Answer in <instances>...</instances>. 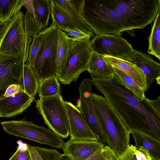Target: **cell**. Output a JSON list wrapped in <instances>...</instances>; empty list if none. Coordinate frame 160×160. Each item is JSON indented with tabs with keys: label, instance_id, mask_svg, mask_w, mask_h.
<instances>
[{
	"label": "cell",
	"instance_id": "38",
	"mask_svg": "<svg viewBox=\"0 0 160 160\" xmlns=\"http://www.w3.org/2000/svg\"><path fill=\"white\" fill-rule=\"evenodd\" d=\"M86 160H105L102 150L98 152Z\"/></svg>",
	"mask_w": 160,
	"mask_h": 160
},
{
	"label": "cell",
	"instance_id": "41",
	"mask_svg": "<svg viewBox=\"0 0 160 160\" xmlns=\"http://www.w3.org/2000/svg\"><path fill=\"white\" fill-rule=\"evenodd\" d=\"M138 150L143 153L147 157L148 160H152L150 157L147 151L142 148H140Z\"/></svg>",
	"mask_w": 160,
	"mask_h": 160
},
{
	"label": "cell",
	"instance_id": "5",
	"mask_svg": "<svg viewBox=\"0 0 160 160\" xmlns=\"http://www.w3.org/2000/svg\"><path fill=\"white\" fill-rule=\"evenodd\" d=\"M61 94L40 98L36 107L45 123L62 138H67L70 132L69 119Z\"/></svg>",
	"mask_w": 160,
	"mask_h": 160
},
{
	"label": "cell",
	"instance_id": "22",
	"mask_svg": "<svg viewBox=\"0 0 160 160\" xmlns=\"http://www.w3.org/2000/svg\"><path fill=\"white\" fill-rule=\"evenodd\" d=\"M23 22L26 37V49L24 62L26 63L28 55L30 44L34 37L42 30L40 27L33 16L31 13L26 12L23 16Z\"/></svg>",
	"mask_w": 160,
	"mask_h": 160
},
{
	"label": "cell",
	"instance_id": "36",
	"mask_svg": "<svg viewBox=\"0 0 160 160\" xmlns=\"http://www.w3.org/2000/svg\"><path fill=\"white\" fill-rule=\"evenodd\" d=\"M71 6L81 16L83 8L84 0H68Z\"/></svg>",
	"mask_w": 160,
	"mask_h": 160
},
{
	"label": "cell",
	"instance_id": "31",
	"mask_svg": "<svg viewBox=\"0 0 160 160\" xmlns=\"http://www.w3.org/2000/svg\"><path fill=\"white\" fill-rule=\"evenodd\" d=\"M17 150L9 160H31L28 144L19 140Z\"/></svg>",
	"mask_w": 160,
	"mask_h": 160
},
{
	"label": "cell",
	"instance_id": "14",
	"mask_svg": "<svg viewBox=\"0 0 160 160\" xmlns=\"http://www.w3.org/2000/svg\"><path fill=\"white\" fill-rule=\"evenodd\" d=\"M125 60L142 70L146 77L148 89L157 79L160 78V64L145 53L134 49Z\"/></svg>",
	"mask_w": 160,
	"mask_h": 160
},
{
	"label": "cell",
	"instance_id": "15",
	"mask_svg": "<svg viewBox=\"0 0 160 160\" xmlns=\"http://www.w3.org/2000/svg\"><path fill=\"white\" fill-rule=\"evenodd\" d=\"M32 97L20 90L15 94L0 98V111L2 117H14L21 113L29 107L33 101Z\"/></svg>",
	"mask_w": 160,
	"mask_h": 160
},
{
	"label": "cell",
	"instance_id": "20",
	"mask_svg": "<svg viewBox=\"0 0 160 160\" xmlns=\"http://www.w3.org/2000/svg\"><path fill=\"white\" fill-rule=\"evenodd\" d=\"M72 41L66 32L59 30L57 53V78L66 64Z\"/></svg>",
	"mask_w": 160,
	"mask_h": 160
},
{
	"label": "cell",
	"instance_id": "6",
	"mask_svg": "<svg viewBox=\"0 0 160 160\" xmlns=\"http://www.w3.org/2000/svg\"><path fill=\"white\" fill-rule=\"evenodd\" d=\"M3 130L12 135L33 141L53 148H61L64 143L62 138L50 128L39 126L25 119L1 122Z\"/></svg>",
	"mask_w": 160,
	"mask_h": 160
},
{
	"label": "cell",
	"instance_id": "3",
	"mask_svg": "<svg viewBox=\"0 0 160 160\" xmlns=\"http://www.w3.org/2000/svg\"><path fill=\"white\" fill-rule=\"evenodd\" d=\"M92 95L97 117L105 135L107 144L118 156L129 145L130 132L104 97L95 93Z\"/></svg>",
	"mask_w": 160,
	"mask_h": 160
},
{
	"label": "cell",
	"instance_id": "11",
	"mask_svg": "<svg viewBox=\"0 0 160 160\" xmlns=\"http://www.w3.org/2000/svg\"><path fill=\"white\" fill-rule=\"evenodd\" d=\"M105 146L99 140L70 139L64 142L62 149L63 156L70 157L73 160H86Z\"/></svg>",
	"mask_w": 160,
	"mask_h": 160
},
{
	"label": "cell",
	"instance_id": "7",
	"mask_svg": "<svg viewBox=\"0 0 160 160\" xmlns=\"http://www.w3.org/2000/svg\"><path fill=\"white\" fill-rule=\"evenodd\" d=\"M90 39L73 42L72 40L65 67L57 77L64 85L75 82L82 72L87 71L93 52Z\"/></svg>",
	"mask_w": 160,
	"mask_h": 160
},
{
	"label": "cell",
	"instance_id": "37",
	"mask_svg": "<svg viewBox=\"0 0 160 160\" xmlns=\"http://www.w3.org/2000/svg\"><path fill=\"white\" fill-rule=\"evenodd\" d=\"M23 5L27 10V12L31 14L34 17V8L33 0H22Z\"/></svg>",
	"mask_w": 160,
	"mask_h": 160
},
{
	"label": "cell",
	"instance_id": "25",
	"mask_svg": "<svg viewBox=\"0 0 160 160\" xmlns=\"http://www.w3.org/2000/svg\"><path fill=\"white\" fill-rule=\"evenodd\" d=\"M52 23L58 29L65 32L67 28H76L63 10L54 0H50Z\"/></svg>",
	"mask_w": 160,
	"mask_h": 160
},
{
	"label": "cell",
	"instance_id": "27",
	"mask_svg": "<svg viewBox=\"0 0 160 160\" xmlns=\"http://www.w3.org/2000/svg\"><path fill=\"white\" fill-rule=\"evenodd\" d=\"M23 6L22 0H0V21H9Z\"/></svg>",
	"mask_w": 160,
	"mask_h": 160
},
{
	"label": "cell",
	"instance_id": "34",
	"mask_svg": "<svg viewBox=\"0 0 160 160\" xmlns=\"http://www.w3.org/2000/svg\"><path fill=\"white\" fill-rule=\"evenodd\" d=\"M102 151L105 160H119L118 156L108 145H105Z\"/></svg>",
	"mask_w": 160,
	"mask_h": 160
},
{
	"label": "cell",
	"instance_id": "29",
	"mask_svg": "<svg viewBox=\"0 0 160 160\" xmlns=\"http://www.w3.org/2000/svg\"><path fill=\"white\" fill-rule=\"evenodd\" d=\"M31 160H60L63 156L57 150L28 144Z\"/></svg>",
	"mask_w": 160,
	"mask_h": 160
},
{
	"label": "cell",
	"instance_id": "26",
	"mask_svg": "<svg viewBox=\"0 0 160 160\" xmlns=\"http://www.w3.org/2000/svg\"><path fill=\"white\" fill-rule=\"evenodd\" d=\"M113 68L114 78L121 85L132 92L140 100L142 99L145 97L144 90L140 87L132 79L121 71Z\"/></svg>",
	"mask_w": 160,
	"mask_h": 160
},
{
	"label": "cell",
	"instance_id": "16",
	"mask_svg": "<svg viewBox=\"0 0 160 160\" xmlns=\"http://www.w3.org/2000/svg\"><path fill=\"white\" fill-rule=\"evenodd\" d=\"M103 59L112 67L130 77L145 92L148 91L146 76L136 65L125 60L110 56H104Z\"/></svg>",
	"mask_w": 160,
	"mask_h": 160
},
{
	"label": "cell",
	"instance_id": "28",
	"mask_svg": "<svg viewBox=\"0 0 160 160\" xmlns=\"http://www.w3.org/2000/svg\"><path fill=\"white\" fill-rule=\"evenodd\" d=\"M38 91L40 98L61 94V88L57 77L48 78L41 81L39 83Z\"/></svg>",
	"mask_w": 160,
	"mask_h": 160
},
{
	"label": "cell",
	"instance_id": "9",
	"mask_svg": "<svg viewBox=\"0 0 160 160\" xmlns=\"http://www.w3.org/2000/svg\"><path fill=\"white\" fill-rule=\"evenodd\" d=\"M91 79L85 78L79 87V98L76 107L80 112L92 131L99 138V140L107 144L105 133L98 119L92 98Z\"/></svg>",
	"mask_w": 160,
	"mask_h": 160
},
{
	"label": "cell",
	"instance_id": "39",
	"mask_svg": "<svg viewBox=\"0 0 160 160\" xmlns=\"http://www.w3.org/2000/svg\"><path fill=\"white\" fill-rule=\"evenodd\" d=\"M134 154L137 160H148L145 154L137 149L135 150Z\"/></svg>",
	"mask_w": 160,
	"mask_h": 160
},
{
	"label": "cell",
	"instance_id": "1",
	"mask_svg": "<svg viewBox=\"0 0 160 160\" xmlns=\"http://www.w3.org/2000/svg\"><path fill=\"white\" fill-rule=\"evenodd\" d=\"M160 0H84L81 16L97 35L121 36L154 20Z\"/></svg>",
	"mask_w": 160,
	"mask_h": 160
},
{
	"label": "cell",
	"instance_id": "2",
	"mask_svg": "<svg viewBox=\"0 0 160 160\" xmlns=\"http://www.w3.org/2000/svg\"><path fill=\"white\" fill-rule=\"evenodd\" d=\"M92 85L104 96L128 129L160 142V96L140 100L114 78L92 79Z\"/></svg>",
	"mask_w": 160,
	"mask_h": 160
},
{
	"label": "cell",
	"instance_id": "12",
	"mask_svg": "<svg viewBox=\"0 0 160 160\" xmlns=\"http://www.w3.org/2000/svg\"><path fill=\"white\" fill-rule=\"evenodd\" d=\"M21 57L0 56V91L12 84H18L25 64Z\"/></svg>",
	"mask_w": 160,
	"mask_h": 160
},
{
	"label": "cell",
	"instance_id": "43",
	"mask_svg": "<svg viewBox=\"0 0 160 160\" xmlns=\"http://www.w3.org/2000/svg\"><path fill=\"white\" fill-rule=\"evenodd\" d=\"M0 117H2V114L1 113L0 111Z\"/></svg>",
	"mask_w": 160,
	"mask_h": 160
},
{
	"label": "cell",
	"instance_id": "10",
	"mask_svg": "<svg viewBox=\"0 0 160 160\" xmlns=\"http://www.w3.org/2000/svg\"><path fill=\"white\" fill-rule=\"evenodd\" d=\"M93 52L103 56H110L125 60L134 50L121 36L97 35L90 41Z\"/></svg>",
	"mask_w": 160,
	"mask_h": 160
},
{
	"label": "cell",
	"instance_id": "32",
	"mask_svg": "<svg viewBox=\"0 0 160 160\" xmlns=\"http://www.w3.org/2000/svg\"><path fill=\"white\" fill-rule=\"evenodd\" d=\"M66 33L73 42L79 41L85 39H90L91 37L76 28H67Z\"/></svg>",
	"mask_w": 160,
	"mask_h": 160
},
{
	"label": "cell",
	"instance_id": "33",
	"mask_svg": "<svg viewBox=\"0 0 160 160\" xmlns=\"http://www.w3.org/2000/svg\"><path fill=\"white\" fill-rule=\"evenodd\" d=\"M136 149L133 145H129L125 151L118 156L119 160H137L134 154Z\"/></svg>",
	"mask_w": 160,
	"mask_h": 160
},
{
	"label": "cell",
	"instance_id": "17",
	"mask_svg": "<svg viewBox=\"0 0 160 160\" xmlns=\"http://www.w3.org/2000/svg\"><path fill=\"white\" fill-rule=\"evenodd\" d=\"M103 56L93 51L87 70L91 79L108 81L114 78L113 68L104 61Z\"/></svg>",
	"mask_w": 160,
	"mask_h": 160
},
{
	"label": "cell",
	"instance_id": "19",
	"mask_svg": "<svg viewBox=\"0 0 160 160\" xmlns=\"http://www.w3.org/2000/svg\"><path fill=\"white\" fill-rule=\"evenodd\" d=\"M54 1L62 9L76 28L83 31L91 37H93L94 36V32L92 30L71 6L68 0Z\"/></svg>",
	"mask_w": 160,
	"mask_h": 160
},
{
	"label": "cell",
	"instance_id": "35",
	"mask_svg": "<svg viewBox=\"0 0 160 160\" xmlns=\"http://www.w3.org/2000/svg\"><path fill=\"white\" fill-rule=\"evenodd\" d=\"M20 90L21 88L19 85L12 84L7 87L2 96L4 97L11 96L18 93Z\"/></svg>",
	"mask_w": 160,
	"mask_h": 160
},
{
	"label": "cell",
	"instance_id": "13",
	"mask_svg": "<svg viewBox=\"0 0 160 160\" xmlns=\"http://www.w3.org/2000/svg\"><path fill=\"white\" fill-rule=\"evenodd\" d=\"M69 119L70 139L99 140L91 130L76 106L64 101Z\"/></svg>",
	"mask_w": 160,
	"mask_h": 160
},
{
	"label": "cell",
	"instance_id": "21",
	"mask_svg": "<svg viewBox=\"0 0 160 160\" xmlns=\"http://www.w3.org/2000/svg\"><path fill=\"white\" fill-rule=\"evenodd\" d=\"M18 85L21 90L34 98L38 91L39 84L29 66L24 64Z\"/></svg>",
	"mask_w": 160,
	"mask_h": 160
},
{
	"label": "cell",
	"instance_id": "40",
	"mask_svg": "<svg viewBox=\"0 0 160 160\" xmlns=\"http://www.w3.org/2000/svg\"><path fill=\"white\" fill-rule=\"evenodd\" d=\"M8 22H3L0 21V39L3 34L7 26Z\"/></svg>",
	"mask_w": 160,
	"mask_h": 160
},
{
	"label": "cell",
	"instance_id": "8",
	"mask_svg": "<svg viewBox=\"0 0 160 160\" xmlns=\"http://www.w3.org/2000/svg\"><path fill=\"white\" fill-rule=\"evenodd\" d=\"M23 14L20 11L8 22L0 39V56L21 57L24 61L26 41Z\"/></svg>",
	"mask_w": 160,
	"mask_h": 160
},
{
	"label": "cell",
	"instance_id": "30",
	"mask_svg": "<svg viewBox=\"0 0 160 160\" xmlns=\"http://www.w3.org/2000/svg\"><path fill=\"white\" fill-rule=\"evenodd\" d=\"M40 47V41L37 34L29 45L28 57L25 64L29 66L31 68L32 67Z\"/></svg>",
	"mask_w": 160,
	"mask_h": 160
},
{
	"label": "cell",
	"instance_id": "23",
	"mask_svg": "<svg viewBox=\"0 0 160 160\" xmlns=\"http://www.w3.org/2000/svg\"><path fill=\"white\" fill-rule=\"evenodd\" d=\"M34 18L38 26L44 29L48 26L51 14L50 0H33Z\"/></svg>",
	"mask_w": 160,
	"mask_h": 160
},
{
	"label": "cell",
	"instance_id": "4",
	"mask_svg": "<svg viewBox=\"0 0 160 160\" xmlns=\"http://www.w3.org/2000/svg\"><path fill=\"white\" fill-rule=\"evenodd\" d=\"M59 30L52 23L37 34L40 47L32 67L39 84L42 81L57 77V53Z\"/></svg>",
	"mask_w": 160,
	"mask_h": 160
},
{
	"label": "cell",
	"instance_id": "24",
	"mask_svg": "<svg viewBox=\"0 0 160 160\" xmlns=\"http://www.w3.org/2000/svg\"><path fill=\"white\" fill-rule=\"evenodd\" d=\"M148 39L149 47L147 52L160 60V8L154 20L153 24Z\"/></svg>",
	"mask_w": 160,
	"mask_h": 160
},
{
	"label": "cell",
	"instance_id": "42",
	"mask_svg": "<svg viewBox=\"0 0 160 160\" xmlns=\"http://www.w3.org/2000/svg\"><path fill=\"white\" fill-rule=\"evenodd\" d=\"M60 160H73L70 157L66 156H63Z\"/></svg>",
	"mask_w": 160,
	"mask_h": 160
},
{
	"label": "cell",
	"instance_id": "18",
	"mask_svg": "<svg viewBox=\"0 0 160 160\" xmlns=\"http://www.w3.org/2000/svg\"><path fill=\"white\" fill-rule=\"evenodd\" d=\"M135 142L137 149L142 148L146 150L152 160H160V142L140 132H130Z\"/></svg>",
	"mask_w": 160,
	"mask_h": 160
}]
</instances>
